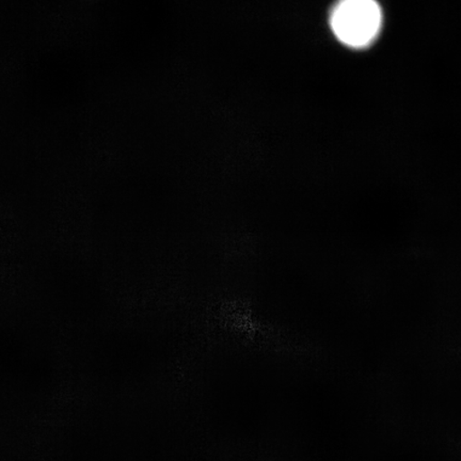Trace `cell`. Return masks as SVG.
Masks as SVG:
<instances>
[{
  "mask_svg": "<svg viewBox=\"0 0 461 461\" xmlns=\"http://www.w3.org/2000/svg\"><path fill=\"white\" fill-rule=\"evenodd\" d=\"M382 25V11L375 0H341L333 9L331 27L339 41L351 48L370 44Z\"/></svg>",
  "mask_w": 461,
  "mask_h": 461,
  "instance_id": "cell-1",
  "label": "cell"
}]
</instances>
